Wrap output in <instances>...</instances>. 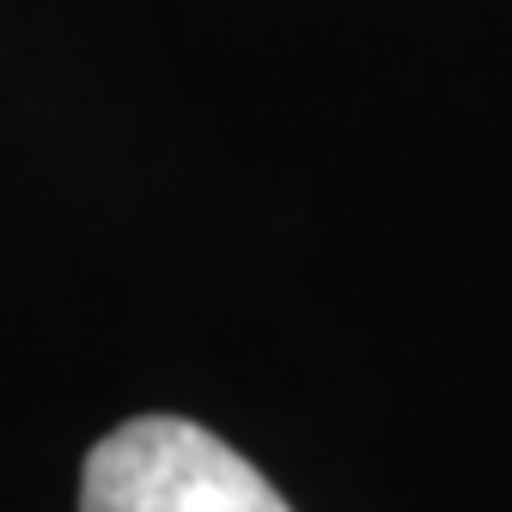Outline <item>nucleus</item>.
Segmentation results:
<instances>
[{"instance_id":"nucleus-1","label":"nucleus","mask_w":512,"mask_h":512,"mask_svg":"<svg viewBox=\"0 0 512 512\" xmlns=\"http://www.w3.org/2000/svg\"><path fill=\"white\" fill-rule=\"evenodd\" d=\"M80 512H293L275 482L183 415L110 427L80 476Z\"/></svg>"}]
</instances>
